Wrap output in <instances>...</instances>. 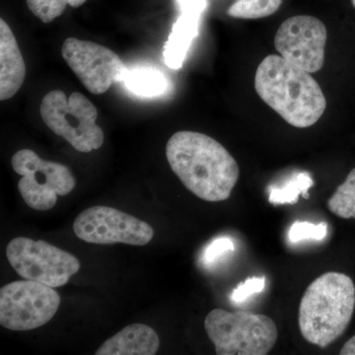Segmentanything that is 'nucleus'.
Listing matches in <instances>:
<instances>
[{
    "label": "nucleus",
    "mask_w": 355,
    "mask_h": 355,
    "mask_svg": "<svg viewBox=\"0 0 355 355\" xmlns=\"http://www.w3.org/2000/svg\"><path fill=\"white\" fill-rule=\"evenodd\" d=\"M173 172L191 193L205 202L228 200L240 176V168L227 149L197 132L174 133L166 146Z\"/></svg>",
    "instance_id": "f257e3e1"
},
{
    "label": "nucleus",
    "mask_w": 355,
    "mask_h": 355,
    "mask_svg": "<svg viewBox=\"0 0 355 355\" xmlns=\"http://www.w3.org/2000/svg\"><path fill=\"white\" fill-rule=\"evenodd\" d=\"M42 120L51 132L62 137L79 153H89L101 148L105 135L96 123L97 108L86 96L53 90L42 100Z\"/></svg>",
    "instance_id": "39448f33"
},
{
    "label": "nucleus",
    "mask_w": 355,
    "mask_h": 355,
    "mask_svg": "<svg viewBox=\"0 0 355 355\" xmlns=\"http://www.w3.org/2000/svg\"><path fill=\"white\" fill-rule=\"evenodd\" d=\"M282 0H236L227 14L238 19H260L279 10Z\"/></svg>",
    "instance_id": "a211bd4d"
},
{
    "label": "nucleus",
    "mask_w": 355,
    "mask_h": 355,
    "mask_svg": "<svg viewBox=\"0 0 355 355\" xmlns=\"http://www.w3.org/2000/svg\"><path fill=\"white\" fill-rule=\"evenodd\" d=\"M26 64L12 30L0 19V100L15 96L24 83Z\"/></svg>",
    "instance_id": "ddd939ff"
},
{
    "label": "nucleus",
    "mask_w": 355,
    "mask_h": 355,
    "mask_svg": "<svg viewBox=\"0 0 355 355\" xmlns=\"http://www.w3.org/2000/svg\"><path fill=\"white\" fill-rule=\"evenodd\" d=\"M60 296L53 287L34 280H19L0 289V324L12 331H30L50 322Z\"/></svg>",
    "instance_id": "6e6552de"
},
{
    "label": "nucleus",
    "mask_w": 355,
    "mask_h": 355,
    "mask_svg": "<svg viewBox=\"0 0 355 355\" xmlns=\"http://www.w3.org/2000/svg\"><path fill=\"white\" fill-rule=\"evenodd\" d=\"M160 347L156 331L144 324H132L103 343L96 355H154Z\"/></svg>",
    "instance_id": "4468645a"
},
{
    "label": "nucleus",
    "mask_w": 355,
    "mask_h": 355,
    "mask_svg": "<svg viewBox=\"0 0 355 355\" xmlns=\"http://www.w3.org/2000/svg\"><path fill=\"white\" fill-rule=\"evenodd\" d=\"M14 171L22 176L18 191L26 205L44 211L57 205L58 196L69 195L76 180L67 166L40 158L31 149H22L12 156Z\"/></svg>",
    "instance_id": "423d86ee"
},
{
    "label": "nucleus",
    "mask_w": 355,
    "mask_h": 355,
    "mask_svg": "<svg viewBox=\"0 0 355 355\" xmlns=\"http://www.w3.org/2000/svg\"><path fill=\"white\" fill-rule=\"evenodd\" d=\"M261 99L292 127H312L323 116L327 100L317 81L282 55L263 58L254 76Z\"/></svg>",
    "instance_id": "f03ea898"
},
{
    "label": "nucleus",
    "mask_w": 355,
    "mask_h": 355,
    "mask_svg": "<svg viewBox=\"0 0 355 355\" xmlns=\"http://www.w3.org/2000/svg\"><path fill=\"white\" fill-rule=\"evenodd\" d=\"M340 355H355V336L349 338L340 352Z\"/></svg>",
    "instance_id": "5701e85b"
},
{
    "label": "nucleus",
    "mask_w": 355,
    "mask_h": 355,
    "mask_svg": "<svg viewBox=\"0 0 355 355\" xmlns=\"http://www.w3.org/2000/svg\"><path fill=\"white\" fill-rule=\"evenodd\" d=\"M314 184L312 178L307 172L299 173L282 188H272L270 190V200L272 205H294L298 202L299 196L309 198L308 190Z\"/></svg>",
    "instance_id": "f3484780"
},
{
    "label": "nucleus",
    "mask_w": 355,
    "mask_h": 355,
    "mask_svg": "<svg viewBox=\"0 0 355 355\" xmlns=\"http://www.w3.org/2000/svg\"><path fill=\"white\" fill-rule=\"evenodd\" d=\"M205 328L218 355H266L279 336L272 318L244 311H210Z\"/></svg>",
    "instance_id": "20e7f679"
},
{
    "label": "nucleus",
    "mask_w": 355,
    "mask_h": 355,
    "mask_svg": "<svg viewBox=\"0 0 355 355\" xmlns=\"http://www.w3.org/2000/svg\"><path fill=\"white\" fill-rule=\"evenodd\" d=\"M328 234V224L322 222L313 224L307 221H296L289 229L288 238L292 243L303 241V240H316L322 241Z\"/></svg>",
    "instance_id": "aec40b11"
},
{
    "label": "nucleus",
    "mask_w": 355,
    "mask_h": 355,
    "mask_svg": "<svg viewBox=\"0 0 355 355\" xmlns=\"http://www.w3.org/2000/svg\"><path fill=\"white\" fill-rule=\"evenodd\" d=\"M352 6H354V8H355V0H352Z\"/></svg>",
    "instance_id": "b1692460"
},
{
    "label": "nucleus",
    "mask_w": 355,
    "mask_h": 355,
    "mask_svg": "<svg viewBox=\"0 0 355 355\" xmlns=\"http://www.w3.org/2000/svg\"><path fill=\"white\" fill-rule=\"evenodd\" d=\"M62 55L80 83L92 94H104L116 83H123L128 67L111 49L94 42L65 40Z\"/></svg>",
    "instance_id": "1a4fd4ad"
},
{
    "label": "nucleus",
    "mask_w": 355,
    "mask_h": 355,
    "mask_svg": "<svg viewBox=\"0 0 355 355\" xmlns=\"http://www.w3.org/2000/svg\"><path fill=\"white\" fill-rule=\"evenodd\" d=\"M178 3L181 15L173 25L163 51L165 64L172 69L183 67L191 44L198 37L200 18L207 6V0H178Z\"/></svg>",
    "instance_id": "f8f14e48"
},
{
    "label": "nucleus",
    "mask_w": 355,
    "mask_h": 355,
    "mask_svg": "<svg viewBox=\"0 0 355 355\" xmlns=\"http://www.w3.org/2000/svg\"><path fill=\"white\" fill-rule=\"evenodd\" d=\"M328 31L321 20L309 15L288 18L275 37V50L299 69L315 73L323 67Z\"/></svg>",
    "instance_id": "9b49d317"
},
{
    "label": "nucleus",
    "mask_w": 355,
    "mask_h": 355,
    "mask_svg": "<svg viewBox=\"0 0 355 355\" xmlns=\"http://www.w3.org/2000/svg\"><path fill=\"white\" fill-rule=\"evenodd\" d=\"M266 277H250L243 284L236 287L232 293V300L236 303L244 302L246 299L254 294L260 293L265 289Z\"/></svg>",
    "instance_id": "4be33fe9"
},
{
    "label": "nucleus",
    "mask_w": 355,
    "mask_h": 355,
    "mask_svg": "<svg viewBox=\"0 0 355 355\" xmlns=\"http://www.w3.org/2000/svg\"><path fill=\"white\" fill-rule=\"evenodd\" d=\"M6 257L21 277L53 288L65 286L80 270L76 256L43 240L15 238L7 245Z\"/></svg>",
    "instance_id": "0eeeda50"
},
{
    "label": "nucleus",
    "mask_w": 355,
    "mask_h": 355,
    "mask_svg": "<svg viewBox=\"0 0 355 355\" xmlns=\"http://www.w3.org/2000/svg\"><path fill=\"white\" fill-rule=\"evenodd\" d=\"M73 230L83 241L99 245L146 246L154 236L153 228L146 222L109 207L84 210L76 217Z\"/></svg>",
    "instance_id": "9d476101"
},
{
    "label": "nucleus",
    "mask_w": 355,
    "mask_h": 355,
    "mask_svg": "<svg viewBox=\"0 0 355 355\" xmlns=\"http://www.w3.org/2000/svg\"><path fill=\"white\" fill-rule=\"evenodd\" d=\"M327 207L331 214L340 218L355 219V168L329 198Z\"/></svg>",
    "instance_id": "dca6fc26"
},
{
    "label": "nucleus",
    "mask_w": 355,
    "mask_h": 355,
    "mask_svg": "<svg viewBox=\"0 0 355 355\" xmlns=\"http://www.w3.org/2000/svg\"><path fill=\"white\" fill-rule=\"evenodd\" d=\"M354 308L355 286L349 275L324 273L307 287L301 299V335L308 343L324 349L347 331Z\"/></svg>",
    "instance_id": "7ed1b4c3"
},
{
    "label": "nucleus",
    "mask_w": 355,
    "mask_h": 355,
    "mask_svg": "<svg viewBox=\"0 0 355 355\" xmlns=\"http://www.w3.org/2000/svg\"><path fill=\"white\" fill-rule=\"evenodd\" d=\"M31 12L43 23H51L64 12L67 6H83L87 0H26Z\"/></svg>",
    "instance_id": "6ab92c4d"
},
{
    "label": "nucleus",
    "mask_w": 355,
    "mask_h": 355,
    "mask_svg": "<svg viewBox=\"0 0 355 355\" xmlns=\"http://www.w3.org/2000/svg\"><path fill=\"white\" fill-rule=\"evenodd\" d=\"M235 244L232 239L228 237H219L214 240L209 246L205 248L202 254V263L205 266H211L220 260L228 252L234 251Z\"/></svg>",
    "instance_id": "412c9836"
},
{
    "label": "nucleus",
    "mask_w": 355,
    "mask_h": 355,
    "mask_svg": "<svg viewBox=\"0 0 355 355\" xmlns=\"http://www.w3.org/2000/svg\"><path fill=\"white\" fill-rule=\"evenodd\" d=\"M123 83L130 92L142 97L162 95L167 87L164 76L150 67L128 69Z\"/></svg>",
    "instance_id": "2eb2a0df"
}]
</instances>
